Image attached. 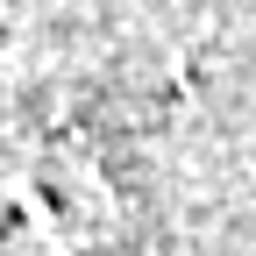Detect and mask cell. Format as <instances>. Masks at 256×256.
I'll use <instances>...</instances> for the list:
<instances>
[{"mask_svg":"<svg viewBox=\"0 0 256 256\" xmlns=\"http://www.w3.org/2000/svg\"><path fill=\"white\" fill-rule=\"evenodd\" d=\"M8 192H14V206H22V220H28V228L43 235V249H50V256H72V242H64V228H57V220H50V206H43V192L28 185V178H14Z\"/></svg>","mask_w":256,"mask_h":256,"instance_id":"cell-1","label":"cell"}]
</instances>
